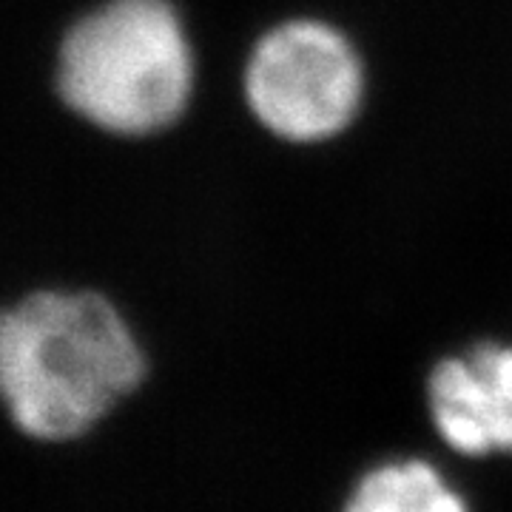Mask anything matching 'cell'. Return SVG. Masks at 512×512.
Listing matches in <instances>:
<instances>
[{"mask_svg": "<svg viewBox=\"0 0 512 512\" xmlns=\"http://www.w3.org/2000/svg\"><path fill=\"white\" fill-rule=\"evenodd\" d=\"M430 419L461 456H512V345L481 342L436 365Z\"/></svg>", "mask_w": 512, "mask_h": 512, "instance_id": "obj_4", "label": "cell"}, {"mask_svg": "<svg viewBox=\"0 0 512 512\" xmlns=\"http://www.w3.org/2000/svg\"><path fill=\"white\" fill-rule=\"evenodd\" d=\"M191 46L168 0H111L63 40L57 86L80 117L114 134H148L183 114Z\"/></svg>", "mask_w": 512, "mask_h": 512, "instance_id": "obj_2", "label": "cell"}, {"mask_svg": "<svg viewBox=\"0 0 512 512\" xmlns=\"http://www.w3.org/2000/svg\"><path fill=\"white\" fill-rule=\"evenodd\" d=\"M146 379V353L106 296L43 291L0 311V402L26 436L74 441Z\"/></svg>", "mask_w": 512, "mask_h": 512, "instance_id": "obj_1", "label": "cell"}, {"mask_svg": "<svg viewBox=\"0 0 512 512\" xmlns=\"http://www.w3.org/2000/svg\"><path fill=\"white\" fill-rule=\"evenodd\" d=\"M245 94L285 140H325L348 126L362 97V66L350 43L316 20H293L259 40L245 72Z\"/></svg>", "mask_w": 512, "mask_h": 512, "instance_id": "obj_3", "label": "cell"}, {"mask_svg": "<svg viewBox=\"0 0 512 512\" xmlns=\"http://www.w3.org/2000/svg\"><path fill=\"white\" fill-rule=\"evenodd\" d=\"M342 512H470L439 470L421 458L373 467Z\"/></svg>", "mask_w": 512, "mask_h": 512, "instance_id": "obj_5", "label": "cell"}]
</instances>
